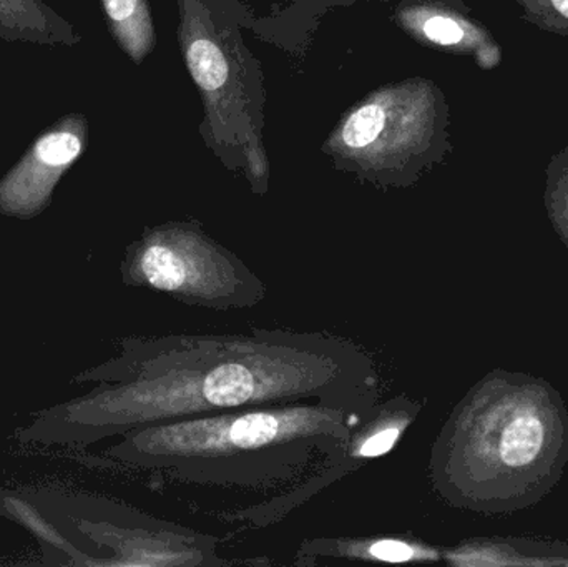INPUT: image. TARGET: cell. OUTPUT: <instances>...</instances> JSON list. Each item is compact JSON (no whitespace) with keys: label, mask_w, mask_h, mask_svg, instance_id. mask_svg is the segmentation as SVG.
Listing matches in <instances>:
<instances>
[{"label":"cell","mask_w":568,"mask_h":567,"mask_svg":"<svg viewBox=\"0 0 568 567\" xmlns=\"http://www.w3.org/2000/svg\"><path fill=\"white\" fill-rule=\"evenodd\" d=\"M129 368L122 385L87 406L90 418L143 428L256 406L379 405L373 358L323 333L169 336L136 345Z\"/></svg>","instance_id":"1"},{"label":"cell","mask_w":568,"mask_h":567,"mask_svg":"<svg viewBox=\"0 0 568 567\" xmlns=\"http://www.w3.org/2000/svg\"><path fill=\"white\" fill-rule=\"evenodd\" d=\"M568 466V408L546 378L496 368L457 403L430 453L440 498L507 516L556 492Z\"/></svg>","instance_id":"2"},{"label":"cell","mask_w":568,"mask_h":567,"mask_svg":"<svg viewBox=\"0 0 568 567\" xmlns=\"http://www.w3.org/2000/svg\"><path fill=\"white\" fill-rule=\"evenodd\" d=\"M379 406V405H377ZM321 403L256 406L136 429L123 456L192 485L307 496L337 479L354 432L376 412Z\"/></svg>","instance_id":"3"},{"label":"cell","mask_w":568,"mask_h":567,"mask_svg":"<svg viewBox=\"0 0 568 567\" xmlns=\"http://www.w3.org/2000/svg\"><path fill=\"white\" fill-rule=\"evenodd\" d=\"M449 109L436 83L417 79L371 93L327 143L341 159L383 170L433 163L449 149Z\"/></svg>","instance_id":"4"},{"label":"cell","mask_w":568,"mask_h":567,"mask_svg":"<svg viewBox=\"0 0 568 567\" xmlns=\"http://www.w3.org/2000/svg\"><path fill=\"white\" fill-rule=\"evenodd\" d=\"M130 273L136 283L206 308H243L265 296L262 280L202 230L172 223L143 236Z\"/></svg>","instance_id":"5"},{"label":"cell","mask_w":568,"mask_h":567,"mask_svg":"<svg viewBox=\"0 0 568 567\" xmlns=\"http://www.w3.org/2000/svg\"><path fill=\"white\" fill-rule=\"evenodd\" d=\"M89 139V123L79 113L62 117L27 150L0 180V210L32 216L47 205L60 176L79 160Z\"/></svg>","instance_id":"6"},{"label":"cell","mask_w":568,"mask_h":567,"mask_svg":"<svg viewBox=\"0 0 568 567\" xmlns=\"http://www.w3.org/2000/svg\"><path fill=\"white\" fill-rule=\"evenodd\" d=\"M469 13L459 0H419L399 17L406 30L424 43L470 55L479 69H496L503 63V49L493 32Z\"/></svg>","instance_id":"7"},{"label":"cell","mask_w":568,"mask_h":567,"mask_svg":"<svg viewBox=\"0 0 568 567\" xmlns=\"http://www.w3.org/2000/svg\"><path fill=\"white\" fill-rule=\"evenodd\" d=\"M182 47L186 65L196 85L206 97V107L223 120L226 102L232 99V62L220 45L206 20L199 16L195 3L182 2Z\"/></svg>","instance_id":"8"},{"label":"cell","mask_w":568,"mask_h":567,"mask_svg":"<svg viewBox=\"0 0 568 567\" xmlns=\"http://www.w3.org/2000/svg\"><path fill=\"white\" fill-rule=\"evenodd\" d=\"M454 566L568 567V543L530 538H477L444 555Z\"/></svg>","instance_id":"9"},{"label":"cell","mask_w":568,"mask_h":567,"mask_svg":"<svg viewBox=\"0 0 568 567\" xmlns=\"http://www.w3.org/2000/svg\"><path fill=\"white\" fill-rule=\"evenodd\" d=\"M0 37L33 43H77L72 27L40 0H0Z\"/></svg>","instance_id":"10"},{"label":"cell","mask_w":568,"mask_h":567,"mask_svg":"<svg viewBox=\"0 0 568 567\" xmlns=\"http://www.w3.org/2000/svg\"><path fill=\"white\" fill-rule=\"evenodd\" d=\"M110 32L126 55L142 62L155 47V27L146 0H102Z\"/></svg>","instance_id":"11"},{"label":"cell","mask_w":568,"mask_h":567,"mask_svg":"<svg viewBox=\"0 0 568 567\" xmlns=\"http://www.w3.org/2000/svg\"><path fill=\"white\" fill-rule=\"evenodd\" d=\"M544 206L554 232L568 250V143L547 163Z\"/></svg>","instance_id":"12"},{"label":"cell","mask_w":568,"mask_h":567,"mask_svg":"<svg viewBox=\"0 0 568 567\" xmlns=\"http://www.w3.org/2000/svg\"><path fill=\"white\" fill-rule=\"evenodd\" d=\"M346 556L354 558H369L374 561L386 563H407V561H437L443 558L436 549L427 548L419 543L404 541V539L383 538L376 539L366 546H357L354 543L353 548H347Z\"/></svg>","instance_id":"13"},{"label":"cell","mask_w":568,"mask_h":567,"mask_svg":"<svg viewBox=\"0 0 568 567\" xmlns=\"http://www.w3.org/2000/svg\"><path fill=\"white\" fill-rule=\"evenodd\" d=\"M523 9L520 19L544 32L568 39V0H514Z\"/></svg>","instance_id":"14"}]
</instances>
